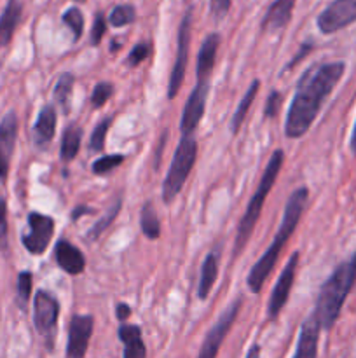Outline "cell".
<instances>
[{
	"label": "cell",
	"instance_id": "6da1fadb",
	"mask_svg": "<svg viewBox=\"0 0 356 358\" xmlns=\"http://www.w3.org/2000/svg\"><path fill=\"white\" fill-rule=\"evenodd\" d=\"M344 72V62L320 63L306 70V73L299 79L295 96L286 115L285 133L288 138H300L309 131L325 100L330 96Z\"/></svg>",
	"mask_w": 356,
	"mask_h": 358
},
{
	"label": "cell",
	"instance_id": "7a4b0ae2",
	"mask_svg": "<svg viewBox=\"0 0 356 358\" xmlns=\"http://www.w3.org/2000/svg\"><path fill=\"white\" fill-rule=\"evenodd\" d=\"M307 198H309V191L307 187H300L293 192L288 198L285 206V213H283V220L279 224V229L276 233L274 240H272L271 247L265 250V254L255 262V266L251 268V271L248 273L246 285L250 287V290L253 294H258L264 287L265 280L271 275L272 268L276 266L279 254H281L283 247H285L286 241L290 240L293 233H295L297 226H299V220L302 217L304 208L307 205Z\"/></svg>",
	"mask_w": 356,
	"mask_h": 358
},
{
	"label": "cell",
	"instance_id": "3957f363",
	"mask_svg": "<svg viewBox=\"0 0 356 358\" xmlns=\"http://www.w3.org/2000/svg\"><path fill=\"white\" fill-rule=\"evenodd\" d=\"M356 282V254L349 261H344L335 268L321 285L320 296L316 301V310L313 317L325 331H330L341 315L342 306L348 299L349 292L353 290Z\"/></svg>",
	"mask_w": 356,
	"mask_h": 358
},
{
	"label": "cell",
	"instance_id": "277c9868",
	"mask_svg": "<svg viewBox=\"0 0 356 358\" xmlns=\"http://www.w3.org/2000/svg\"><path fill=\"white\" fill-rule=\"evenodd\" d=\"M283 159H285L283 150L276 149L274 152H272L271 159H269L267 166H265L264 175H262L260 182H258V187L257 191H255L253 198L250 199L246 210H244V215L241 217L239 227H237V233H236V241H234L232 257H237V255L244 250V247H246L248 240H250L251 233H253L255 226H257L258 219H260L262 206H264L272 185L276 184V178H278L279 170H281Z\"/></svg>",
	"mask_w": 356,
	"mask_h": 358
},
{
	"label": "cell",
	"instance_id": "5b68a950",
	"mask_svg": "<svg viewBox=\"0 0 356 358\" xmlns=\"http://www.w3.org/2000/svg\"><path fill=\"white\" fill-rule=\"evenodd\" d=\"M195 157H198V143L188 136H181L180 143H178L177 150H175L173 161L168 170L166 178L163 184V199L166 203H171L180 191L184 189L185 182H187L188 175H191L192 168H194Z\"/></svg>",
	"mask_w": 356,
	"mask_h": 358
},
{
	"label": "cell",
	"instance_id": "8992f818",
	"mask_svg": "<svg viewBox=\"0 0 356 358\" xmlns=\"http://www.w3.org/2000/svg\"><path fill=\"white\" fill-rule=\"evenodd\" d=\"M59 304L54 296L45 290H38L34 303V322L38 334L45 339L49 350L54 348L56 324H58Z\"/></svg>",
	"mask_w": 356,
	"mask_h": 358
},
{
	"label": "cell",
	"instance_id": "52a82bcc",
	"mask_svg": "<svg viewBox=\"0 0 356 358\" xmlns=\"http://www.w3.org/2000/svg\"><path fill=\"white\" fill-rule=\"evenodd\" d=\"M191 37H192V13L188 10L181 20L180 28H178V51L177 59H175L173 72L170 77V86H168V98L173 100L180 91L181 83L185 77V69H187L188 62V48H191Z\"/></svg>",
	"mask_w": 356,
	"mask_h": 358
},
{
	"label": "cell",
	"instance_id": "ba28073f",
	"mask_svg": "<svg viewBox=\"0 0 356 358\" xmlns=\"http://www.w3.org/2000/svg\"><path fill=\"white\" fill-rule=\"evenodd\" d=\"M356 23V0H334L318 16L316 24L321 34L332 35Z\"/></svg>",
	"mask_w": 356,
	"mask_h": 358
},
{
	"label": "cell",
	"instance_id": "9c48e42d",
	"mask_svg": "<svg viewBox=\"0 0 356 358\" xmlns=\"http://www.w3.org/2000/svg\"><path fill=\"white\" fill-rule=\"evenodd\" d=\"M241 304H243V299L239 297V299H236L234 303H230L229 308H227V310L220 315L218 320H216V324L212 327V331L206 334L205 343H202L201 352H199L198 358H216V353H218L223 339L227 338L230 327H232L234 322H236V318H237V315H239Z\"/></svg>",
	"mask_w": 356,
	"mask_h": 358
},
{
	"label": "cell",
	"instance_id": "30bf717a",
	"mask_svg": "<svg viewBox=\"0 0 356 358\" xmlns=\"http://www.w3.org/2000/svg\"><path fill=\"white\" fill-rule=\"evenodd\" d=\"M52 234H54V220L34 212L28 215V231L23 234L21 241L31 255H42L47 250Z\"/></svg>",
	"mask_w": 356,
	"mask_h": 358
},
{
	"label": "cell",
	"instance_id": "8fae6325",
	"mask_svg": "<svg viewBox=\"0 0 356 358\" xmlns=\"http://www.w3.org/2000/svg\"><path fill=\"white\" fill-rule=\"evenodd\" d=\"M209 83L208 80H199L195 87L192 90L191 96H188L187 103H185L184 114H181L180 129L181 135L188 136L195 131L198 124L201 122L202 115H205L206 100H208Z\"/></svg>",
	"mask_w": 356,
	"mask_h": 358
},
{
	"label": "cell",
	"instance_id": "7c38bea8",
	"mask_svg": "<svg viewBox=\"0 0 356 358\" xmlns=\"http://www.w3.org/2000/svg\"><path fill=\"white\" fill-rule=\"evenodd\" d=\"M297 264H299V252L290 257L288 264L285 266V269L279 275L278 282H276L274 289H272L271 299H269V306H267V315L269 320H276L278 315L281 313V310L285 308L286 301L290 297V290L293 287V280H295V273H297Z\"/></svg>",
	"mask_w": 356,
	"mask_h": 358
},
{
	"label": "cell",
	"instance_id": "4fadbf2b",
	"mask_svg": "<svg viewBox=\"0 0 356 358\" xmlns=\"http://www.w3.org/2000/svg\"><path fill=\"white\" fill-rule=\"evenodd\" d=\"M94 320L89 315H75L68 325V346L66 358H84L93 334Z\"/></svg>",
	"mask_w": 356,
	"mask_h": 358
},
{
	"label": "cell",
	"instance_id": "5bb4252c",
	"mask_svg": "<svg viewBox=\"0 0 356 358\" xmlns=\"http://www.w3.org/2000/svg\"><path fill=\"white\" fill-rule=\"evenodd\" d=\"M17 138V115L9 112L0 122V180H6L9 173L10 157Z\"/></svg>",
	"mask_w": 356,
	"mask_h": 358
},
{
	"label": "cell",
	"instance_id": "9a60e30c",
	"mask_svg": "<svg viewBox=\"0 0 356 358\" xmlns=\"http://www.w3.org/2000/svg\"><path fill=\"white\" fill-rule=\"evenodd\" d=\"M293 7H295V0H274L262 20L260 30L264 34H271V31H279L286 28V24L292 20Z\"/></svg>",
	"mask_w": 356,
	"mask_h": 358
},
{
	"label": "cell",
	"instance_id": "2e32d148",
	"mask_svg": "<svg viewBox=\"0 0 356 358\" xmlns=\"http://www.w3.org/2000/svg\"><path fill=\"white\" fill-rule=\"evenodd\" d=\"M54 255L59 268L65 273H68V275H80L84 271V268H86V257H84V254L75 245L70 243V241H58L54 247Z\"/></svg>",
	"mask_w": 356,
	"mask_h": 358
},
{
	"label": "cell",
	"instance_id": "e0dca14e",
	"mask_svg": "<svg viewBox=\"0 0 356 358\" xmlns=\"http://www.w3.org/2000/svg\"><path fill=\"white\" fill-rule=\"evenodd\" d=\"M320 324L311 315L300 327L299 343L293 358H316L318 357V341H320Z\"/></svg>",
	"mask_w": 356,
	"mask_h": 358
},
{
	"label": "cell",
	"instance_id": "ac0fdd59",
	"mask_svg": "<svg viewBox=\"0 0 356 358\" xmlns=\"http://www.w3.org/2000/svg\"><path fill=\"white\" fill-rule=\"evenodd\" d=\"M220 45V35L218 34H209L208 37L202 42L201 49L198 55V80H208L209 73H212L213 66H215L216 51Z\"/></svg>",
	"mask_w": 356,
	"mask_h": 358
},
{
	"label": "cell",
	"instance_id": "d6986e66",
	"mask_svg": "<svg viewBox=\"0 0 356 358\" xmlns=\"http://www.w3.org/2000/svg\"><path fill=\"white\" fill-rule=\"evenodd\" d=\"M119 339L124 343V358H147V348L142 341V329L138 325L119 327Z\"/></svg>",
	"mask_w": 356,
	"mask_h": 358
},
{
	"label": "cell",
	"instance_id": "ffe728a7",
	"mask_svg": "<svg viewBox=\"0 0 356 358\" xmlns=\"http://www.w3.org/2000/svg\"><path fill=\"white\" fill-rule=\"evenodd\" d=\"M21 13H23V2L21 0H9L7 2L6 9L0 16V48L10 42L14 30H16L17 23L21 20Z\"/></svg>",
	"mask_w": 356,
	"mask_h": 358
},
{
	"label": "cell",
	"instance_id": "44dd1931",
	"mask_svg": "<svg viewBox=\"0 0 356 358\" xmlns=\"http://www.w3.org/2000/svg\"><path fill=\"white\" fill-rule=\"evenodd\" d=\"M56 110L54 107H44L38 114L37 122H35V140H37L38 145H47L52 138H54V133H56Z\"/></svg>",
	"mask_w": 356,
	"mask_h": 358
},
{
	"label": "cell",
	"instance_id": "7402d4cb",
	"mask_svg": "<svg viewBox=\"0 0 356 358\" xmlns=\"http://www.w3.org/2000/svg\"><path fill=\"white\" fill-rule=\"evenodd\" d=\"M216 276H218V255L215 252L206 255L205 262H202L201 269V280H199V299L205 301L209 296V290H212L213 283L216 282Z\"/></svg>",
	"mask_w": 356,
	"mask_h": 358
},
{
	"label": "cell",
	"instance_id": "603a6c76",
	"mask_svg": "<svg viewBox=\"0 0 356 358\" xmlns=\"http://www.w3.org/2000/svg\"><path fill=\"white\" fill-rule=\"evenodd\" d=\"M258 87H260V80L255 79L253 83H251V86L248 87L246 93H244L243 100H241L239 105H237L236 112H234V115H232V121H230V131H232L234 135H236V133L241 129V126H243L244 119H246V115H248V110H250L251 103H253L255 96H257Z\"/></svg>",
	"mask_w": 356,
	"mask_h": 358
},
{
	"label": "cell",
	"instance_id": "cb8c5ba5",
	"mask_svg": "<svg viewBox=\"0 0 356 358\" xmlns=\"http://www.w3.org/2000/svg\"><path fill=\"white\" fill-rule=\"evenodd\" d=\"M80 142H82V128H79L77 124H70L63 131L61 161H65V163L72 161L77 156V152H79Z\"/></svg>",
	"mask_w": 356,
	"mask_h": 358
},
{
	"label": "cell",
	"instance_id": "d4e9b609",
	"mask_svg": "<svg viewBox=\"0 0 356 358\" xmlns=\"http://www.w3.org/2000/svg\"><path fill=\"white\" fill-rule=\"evenodd\" d=\"M73 83H75V77L72 73L65 72L58 77L54 86V100L58 101L59 107L63 108L65 114L70 112V101H72V90H73Z\"/></svg>",
	"mask_w": 356,
	"mask_h": 358
},
{
	"label": "cell",
	"instance_id": "484cf974",
	"mask_svg": "<svg viewBox=\"0 0 356 358\" xmlns=\"http://www.w3.org/2000/svg\"><path fill=\"white\" fill-rule=\"evenodd\" d=\"M140 224H142L143 234H145L149 240H157V238L161 236V222L156 210H154L152 203H147V205L142 208Z\"/></svg>",
	"mask_w": 356,
	"mask_h": 358
},
{
	"label": "cell",
	"instance_id": "4316f807",
	"mask_svg": "<svg viewBox=\"0 0 356 358\" xmlns=\"http://www.w3.org/2000/svg\"><path fill=\"white\" fill-rule=\"evenodd\" d=\"M136 20V9L131 3H119L112 9L110 16H108V23L114 28L128 27V24L135 23Z\"/></svg>",
	"mask_w": 356,
	"mask_h": 358
},
{
	"label": "cell",
	"instance_id": "83f0119b",
	"mask_svg": "<svg viewBox=\"0 0 356 358\" xmlns=\"http://www.w3.org/2000/svg\"><path fill=\"white\" fill-rule=\"evenodd\" d=\"M121 206H122V199L121 198L115 199V203L110 206V210H108V212L105 213V215L101 217V219L98 220V222L89 229V233H87L89 240H98V238L101 236V233H103L107 227L112 226V222L115 220V217H117L119 212H121Z\"/></svg>",
	"mask_w": 356,
	"mask_h": 358
},
{
	"label": "cell",
	"instance_id": "f1b7e54d",
	"mask_svg": "<svg viewBox=\"0 0 356 358\" xmlns=\"http://www.w3.org/2000/svg\"><path fill=\"white\" fill-rule=\"evenodd\" d=\"M63 23L72 30L73 34V42L79 41L82 37V31H84V14L80 13L79 7H70L63 13L61 16Z\"/></svg>",
	"mask_w": 356,
	"mask_h": 358
},
{
	"label": "cell",
	"instance_id": "f546056e",
	"mask_svg": "<svg viewBox=\"0 0 356 358\" xmlns=\"http://www.w3.org/2000/svg\"><path fill=\"white\" fill-rule=\"evenodd\" d=\"M110 124H112V117H107L103 119V121L100 122V124L94 128L93 135H91V150H94V152H101L105 147V136H107V131L110 129Z\"/></svg>",
	"mask_w": 356,
	"mask_h": 358
},
{
	"label": "cell",
	"instance_id": "4dcf8cb0",
	"mask_svg": "<svg viewBox=\"0 0 356 358\" xmlns=\"http://www.w3.org/2000/svg\"><path fill=\"white\" fill-rule=\"evenodd\" d=\"M124 161V156H121V154H114V156H103L100 157L98 161H94L93 163V173L96 175H105L108 173V171L115 170V168L119 166V164Z\"/></svg>",
	"mask_w": 356,
	"mask_h": 358
},
{
	"label": "cell",
	"instance_id": "1f68e13d",
	"mask_svg": "<svg viewBox=\"0 0 356 358\" xmlns=\"http://www.w3.org/2000/svg\"><path fill=\"white\" fill-rule=\"evenodd\" d=\"M112 94H114V86H112V83H98L93 90L91 103L96 108L103 107V105L110 100Z\"/></svg>",
	"mask_w": 356,
	"mask_h": 358
},
{
	"label": "cell",
	"instance_id": "d6a6232c",
	"mask_svg": "<svg viewBox=\"0 0 356 358\" xmlns=\"http://www.w3.org/2000/svg\"><path fill=\"white\" fill-rule=\"evenodd\" d=\"M150 56V44L147 42H142V44H136L135 48L131 49V52L128 55V65L129 66H136L140 65L142 62H145L147 58Z\"/></svg>",
	"mask_w": 356,
	"mask_h": 358
},
{
	"label": "cell",
	"instance_id": "836d02e7",
	"mask_svg": "<svg viewBox=\"0 0 356 358\" xmlns=\"http://www.w3.org/2000/svg\"><path fill=\"white\" fill-rule=\"evenodd\" d=\"M31 294V273L23 271L17 276V296H20L21 304H27Z\"/></svg>",
	"mask_w": 356,
	"mask_h": 358
},
{
	"label": "cell",
	"instance_id": "e575fe53",
	"mask_svg": "<svg viewBox=\"0 0 356 358\" xmlns=\"http://www.w3.org/2000/svg\"><path fill=\"white\" fill-rule=\"evenodd\" d=\"M105 31H107V20H105L103 13H98L96 17H94L93 30H91V44L98 45L103 38Z\"/></svg>",
	"mask_w": 356,
	"mask_h": 358
},
{
	"label": "cell",
	"instance_id": "d590c367",
	"mask_svg": "<svg viewBox=\"0 0 356 358\" xmlns=\"http://www.w3.org/2000/svg\"><path fill=\"white\" fill-rule=\"evenodd\" d=\"M230 6H232V0H209V13H212L213 20H223L230 10Z\"/></svg>",
	"mask_w": 356,
	"mask_h": 358
},
{
	"label": "cell",
	"instance_id": "8d00e7d4",
	"mask_svg": "<svg viewBox=\"0 0 356 358\" xmlns=\"http://www.w3.org/2000/svg\"><path fill=\"white\" fill-rule=\"evenodd\" d=\"M283 96L279 91H272L267 98V103H265V110H264V119H272L278 115L279 107H281Z\"/></svg>",
	"mask_w": 356,
	"mask_h": 358
},
{
	"label": "cell",
	"instance_id": "74e56055",
	"mask_svg": "<svg viewBox=\"0 0 356 358\" xmlns=\"http://www.w3.org/2000/svg\"><path fill=\"white\" fill-rule=\"evenodd\" d=\"M0 248H7V203L0 199Z\"/></svg>",
	"mask_w": 356,
	"mask_h": 358
},
{
	"label": "cell",
	"instance_id": "f35d334b",
	"mask_svg": "<svg viewBox=\"0 0 356 358\" xmlns=\"http://www.w3.org/2000/svg\"><path fill=\"white\" fill-rule=\"evenodd\" d=\"M311 49H313V44H302V45H300V49H299V52H297V56H295V58H293L292 62H290L288 65H286V70H292L293 66H295L297 63L300 62V59H302V58H306V56H307V52H309Z\"/></svg>",
	"mask_w": 356,
	"mask_h": 358
},
{
	"label": "cell",
	"instance_id": "ab89813d",
	"mask_svg": "<svg viewBox=\"0 0 356 358\" xmlns=\"http://www.w3.org/2000/svg\"><path fill=\"white\" fill-rule=\"evenodd\" d=\"M115 315H117V320L119 322H126L129 318V315H131V308H129L128 304H124V303L117 304V310H115Z\"/></svg>",
	"mask_w": 356,
	"mask_h": 358
},
{
	"label": "cell",
	"instance_id": "60d3db41",
	"mask_svg": "<svg viewBox=\"0 0 356 358\" xmlns=\"http://www.w3.org/2000/svg\"><path fill=\"white\" fill-rule=\"evenodd\" d=\"M93 212H94V210L89 208V206H77V208L72 212V219L77 220L79 217L87 215V213H93Z\"/></svg>",
	"mask_w": 356,
	"mask_h": 358
},
{
	"label": "cell",
	"instance_id": "b9f144b4",
	"mask_svg": "<svg viewBox=\"0 0 356 358\" xmlns=\"http://www.w3.org/2000/svg\"><path fill=\"white\" fill-rule=\"evenodd\" d=\"M246 358H260V346H258V345L251 346L250 352H248Z\"/></svg>",
	"mask_w": 356,
	"mask_h": 358
},
{
	"label": "cell",
	"instance_id": "7bdbcfd3",
	"mask_svg": "<svg viewBox=\"0 0 356 358\" xmlns=\"http://www.w3.org/2000/svg\"><path fill=\"white\" fill-rule=\"evenodd\" d=\"M351 150L356 156V121H355V128H353V133H351Z\"/></svg>",
	"mask_w": 356,
	"mask_h": 358
},
{
	"label": "cell",
	"instance_id": "ee69618b",
	"mask_svg": "<svg viewBox=\"0 0 356 358\" xmlns=\"http://www.w3.org/2000/svg\"><path fill=\"white\" fill-rule=\"evenodd\" d=\"M77 2H86V0H77Z\"/></svg>",
	"mask_w": 356,
	"mask_h": 358
}]
</instances>
